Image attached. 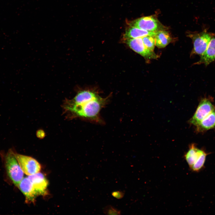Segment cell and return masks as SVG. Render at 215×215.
Here are the masks:
<instances>
[{
	"label": "cell",
	"mask_w": 215,
	"mask_h": 215,
	"mask_svg": "<svg viewBox=\"0 0 215 215\" xmlns=\"http://www.w3.org/2000/svg\"><path fill=\"white\" fill-rule=\"evenodd\" d=\"M108 102L107 98H102L98 95L76 102H69L65 108L76 116L91 121L101 122L100 112Z\"/></svg>",
	"instance_id": "6da1fadb"
},
{
	"label": "cell",
	"mask_w": 215,
	"mask_h": 215,
	"mask_svg": "<svg viewBox=\"0 0 215 215\" xmlns=\"http://www.w3.org/2000/svg\"><path fill=\"white\" fill-rule=\"evenodd\" d=\"M12 148L9 149L5 155V167L7 174L13 184L18 187L24 178V173L15 156Z\"/></svg>",
	"instance_id": "7a4b0ae2"
},
{
	"label": "cell",
	"mask_w": 215,
	"mask_h": 215,
	"mask_svg": "<svg viewBox=\"0 0 215 215\" xmlns=\"http://www.w3.org/2000/svg\"><path fill=\"white\" fill-rule=\"evenodd\" d=\"M208 153L192 144L185 156V159L191 169L198 172L203 167Z\"/></svg>",
	"instance_id": "3957f363"
},
{
	"label": "cell",
	"mask_w": 215,
	"mask_h": 215,
	"mask_svg": "<svg viewBox=\"0 0 215 215\" xmlns=\"http://www.w3.org/2000/svg\"><path fill=\"white\" fill-rule=\"evenodd\" d=\"M189 36L193 43V53L201 56L205 50L214 35L205 30L200 33L191 34Z\"/></svg>",
	"instance_id": "277c9868"
},
{
	"label": "cell",
	"mask_w": 215,
	"mask_h": 215,
	"mask_svg": "<svg viewBox=\"0 0 215 215\" xmlns=\"http://www.w3.org/2000/svg\"><path fill=\"white\" fill-rule=\"evenodd\" d=\"M210 98H204L201 100L194 115L190 119L191 124L196 126L215 108Z\"/></svg>",
	"instance_id": "5b68a950"
},
{
	"label": "cell",
	"mask_w": 215,
	"mask_h": 215,
	"mask_svg": "<svg viewBox=\"0 0 215 215\" xmlns=\"http://www.w3.org/2000/svg\"><path fill=\"white\" fill-rule=\"evenodd\" d=\"M16 158L24 173L28 176L40 172L41 166L39 163L34 158L15 153Z\"/></svg>",
	"instance_id": "8992f818"
},
{
	"label": "cell",
	"mask_w": 215,
	"mask_h": 215,
	"mask_svg": "<svg viewBox=\"0 0 215 215\" xmlns=\"http://www.w3.org/2000/svg\"><path fill=\"white\" fill-rule=\"evenodd\" d=\"M126 42L133 51L145 58L148 59H155L158 56L153 51L148 48L144 45L142 38L129 39H126Z\"/></svg>",
	"instance_id": "52a82bcc"
},
{
	"label": "cell",
	"mask_w": 215,
	"mask_h": 215,
	"mask_svg": "<svg viewBox=\"0 0 215 215\" xmlns=\"http://www.w3.org/2000/svg\"><path fill=\"white\" fill-rule=\"evenodd\" d=\"M129 24L130 26L151 32L158 31L159 27L157 19L151 16L140 18L131 22Z\"/></svg>",
	"instance_id": "ba28073f"
},
{
	"label": "cell",
	"mask_w": 215,
	"mask_h": 215,
	"mask_svg": "<svg viewBox=\"0 0 215 215\" xmlns=\"http://www.w3.org/2000/svg\"><path fill=\"white\" fill-rule=\"evenodd\" d=\"M31 182L38 195L47 194L48 182L44 175L40 172L27 177Z\"/></svg>",
	"instance_id": "9c48e42d"
},
{
	"label": "cell",
	"mask_w": 215,
	"mask_h": 215,
	"mask_svg": "<svg viewBox=\"0 0 215 215\" xmlns=\"http://www.w3.org/2000/svg\"><path fill=\"white\" fill-rule=\"evenodd\" d=\"M18 187L25 197L28 202H34L38 196L31 181L28 177L24 178Z\"/></svg>",
	"instance_id": "30bf717a"
},
{
	"label": "cell",
	"mask_w": 215,
	"mask_h": 215,
	"mask_svg": "<svg viewBox=\"0 0 215 215\" xmlns=\"http://www.w3.org/2000/svg\"><path fill=\"white\" fill-rule=\"evenodd\" d=\"M215 61V38L213 37L205 51L201 56L199 61L196 64H203L206 66Z\"/></svg>",
	"instance_id": "8fae6325"
},
{
	"label": "cell",
	"mask_w": 215,
	"mask_h": 215,
	"mask_svg": "<svg viewBox=\"0 0 215 215\" xmlns=\"http://www.w3.org/2000/svg\"><path fill=\"white\" fill-rule=\"evenodd\" d=\"M156 33V31H149L130 26L129 27L126 29L124 37L125 39H127L132 38H142L148 36L154 37Z\"/></svg>",
	"instance_id": "7c38bea8"
},
{
	"label": "cell",
	"mask_w": 215,
	"mask_h": 215,
	"mask_svg": "<svg viewBox=\"0 0 215 215\" xmlns=\"http://www.w3.org/2000/svg\"><path fill=\"white\" fill-rule=\"evenodd\" d=\"M198 132H203L215 128V108L196 126Z\"/></svg>",
	"instance_id": "4fadbf2b"
},
{
	"label": "cell",
	"mask_w": 215,
	"mask_h": 215,
	"mask_svg": "<svg viewBox=\"0 0 215 215\" xmlns=\"http://www.w3.org/2000/svg\"><path fill=\"white\" fill-rule=\"evenodd\" d=\"M154 37L155 40V45L159 48L165 47L172 41L169 33L165 30L156 31Z\"/></svg>",
	"instance_id": "5bb4252c"
},
{
	"label": "cell",
	"mask_w": 215,
	"mask_h": 215,
	"mask_svg": "<svg viewBox=\"0 0 215 215\" xmlns=\"http://www.w3.org/2000/svg\"><path fill=\"white\" fill-rule=\"evenodd\" d=\"M145 46L149 50L153 51L155 46V40L153 36H148L142 38Z\"/></svg>",
	"instance_id": "9a60e30c"
},
{
	"label": "cell",
	"mask_w": 215,
	"mask_h": 215,
	"mask_svg": "<svg viewBox=\"0 0 215 215\" xmlns=\"http://www.w3.org/2000/svg\"><path fill=\"white\" fill-rule=\"evenodd\" d=\"M103 213L107 215H121V211L110 205L106 206L103 209Z\"/></svg>",
	"instance_id": "2e32d148"
},
{
	"label": "cell",
	"mask_w": 215,
	"mask_h": 215,
	"mask_svg": "<svg viewBox=\"0 0 215 215\" xmlns=\"http://www.w3.org/2000/svg\"><path fill=\"white\" fill-rule=\"evenodd\" d=\"M111 195L113 196L117 199H121L124 197L125 192L120 191H115L112 192Z\"/></svg>",
	"instance_id": "e0dca14e"
}]
</instances>
